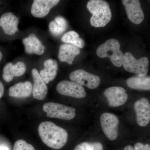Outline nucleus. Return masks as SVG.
I'll return each instance as SVG.
<instances>
[{
	"label": "nucleus",
	"mask_w": 150,
	"mask_h": 150,
	"mask_svg": "<svg viewBox=\"0 0 150 150\" xmlns=\"http://www.w3.org/2000/svg\"><path fill=\"white\" fill-rule=\"evenodd\" d=\"M0 150H9L8 148L4 146H0Z\"/></svg>",
	"instance_id": "28"
},
{
	"label": "nucleus",
	"mask_w": 150,
	"mask_h": 150,
	"mask_svg": "<svg viewBox=\"0 0 150 150\" xmlns=\"http://www.w3.org/2000/svg\"><path fill=\"white\" fill-rule=\"evenodd\" d=\"M69 78L73 81L91 89L97 88L99 86L101 81L98 76L83 69L76 70L71 73Z\"/></svg>",
	"instance_id": "7"
},
{
	"label": "nucleus",
	"mask_w": 150,
	"mask_h": 150,
	"mask_svg": "<svg viewBox=\"0 0 150 150\" xmlns=\"http://www.w3.org/2000/svg\"><path fill=\"white\" fill-rule=\"evenodd\" d=\"M119 41L114 38L108 39L98 48L96 54L100 58L108 57L115 67L123 65V54L120 50Z\"/></svg>",
	"instance_id": "3"
},
{
	"label": "nucleus",
	"mask_w": 150,
	"mask_h": 150,
	"mask_svg": "<svg viewBox=\"0 0 150 150\" xmlns=\"http://www.w3.org/2000/svg\"><path fill=\"white\" fill-rule=\"evenodd\" d=\"M62 40L79 48H83L85 45L83 39L80 38L79 34L74 31H70L65 33L62 38Z\"/></svg>",
	"instance_id": "22"
},
{
	"label": "nucleus",
	"mask_w": 150,
	"mask_h": 150,
	"mask_svg": "<svg viewBox=\"0 0 150 150\" xmlns=\"http://www.w3.org/2000/svg\"><path fill=\"white\" fill-rule=\"evenodd\" d=\"M134 109L138 125L145 127L150 121V105L147 98H143L135 102Z\"/></svg>",
	"instance_id": "11"
},
{
	"label": "nucleus",
	"mask_w": 150,
	"mask_h": 150,
	"mask_svg": "<svg viewBox=\"0 0 150 150\" xmlns=\"http://www.w3.org/2000/svg\"><path fill=\"white\" fill-rule=\"evenodd\" d=\"M18 18L11 12L6 13L0 18V26L8 35H13L18 30Z\"/></svg>",
	"instance_id": "15"
},
{
	"label": "nucleus",
	"mask_w": 150,
	"mask_h": 150,
	"mask_svg": "<svg viewBox=\"0 0 150 150\" xmlns=\"http://www.w3.org/2000/svg\"><path fill=\"white\" fill-rule=\"evenodd\" d=\"M47 117L65 120H70L76 116V109L64 105L54 102L46 103L43 106Z\"/></svg>",
	"instance_id": "5"
},
{
	"label": "nucleus",
	"mask_w": 150,
	"mask_h": 150,
	"mask_svg": "<svg viewBox=\"0 0 150 150\" xmlns=\"http://www.w3.org/2000/svg\"><path fill=\"white\" fill-rule=\"evenodd\" d=\"M101 128L105 135L110 141L117 139L118 135L119 121L118 116L113 113L104 112L100 117Z\"/></svg>",
	"instance_id": "6"
},
{
	"label": "nucleus",
	"mask_w": 150,
	"mask_h": 150,
	"mask_svg": "<svg viewBox=\"0 0 150 150\" xmlns=\"http://www.w3.org/2000/svg\"><path fill=\"white\" fill-rule=\"evenodd\" d=\"M74 150H103V148L99 142H84L78 144Z\"/></svg>",
	"instance_id": "23"
},
{
	"label": "nucleus",
	"mask_w": 150,
	"mask_h": 150,
	"mask_svg": "<svg viewBox=\"0 0 150 150\" xmlns=\"http://www.w3.org/2000/svg\"><path fill=\"white\" fill-rule=\"evenodd\" d=\"M127 85L130 88L138 90L150 91V77L148 76H135L128 79Z\"/></svg>",
	"instance_id": "20"
},
{
	"label": "nucleus",
	"mask_w": 150,
	"mask_h": 150,
	"mask_svg": "<svg viewBox=\"0 0 150 150\" xmlns=\"http://www.w3.org/2000/svg\"><path fill=\"white\" fill-rule=\"evenodd\" d=\"M32 90L33 85L30 82L18 83L10 88L9 95L18 98L29 97L32 93Z\"/></svg>",
	"instance_id": "18"
},
{
	"label": "nucleus",
	"mask_w": 150,
	"mask_h": 150,
	"mask_svg": "<svg viewBox=\"0 0 150 150\" xmlns=\"http://www.w3.org/2000/svg\"><path fill=\"white\" fill-rule=\"evenodd\" d=\"M13 150H35L33 146L28 144L25 141L20 139L17 141L14 144Z\"/></svg>",
	"instance_id": "24"
},
{
	"label": "nucleus",
	"mask_w": 150,
	"mask_h": 150,
	"mask_svg": "<svg viewBox=\"0 0 150 150\" xmlns=\"http://www.w3.org/2000/svg\"><path fill=\"white\" fill-rule=\"evenodd\" d=\"M4 92V84L2 82L0 81V99L3 96Z\"/></svg>",
	"instance_id": "26"
},
{
	"label": "nucleus",
	"mask_w": 150,
	"mask_h": 150,
	"mask_svg": "<svg viewBox=\"0 0 150 150\" xmlns=\"http://www.w3.org/2000/svg\"><path fill=\"white\" fill-rule=\"evenodd\" d=\"M38 134L42 142L54 149H59L68 141L67 131L51 121H44L38 126Z\"/></svg>",
	"instance_id": "1"
},
{
	"label": "nucleus",
	"mask_w": 150,
	"mask_h": 150,
	"mask_svg": "<svg viewBox=\"0 0 150 150\" xmlns=\"http://www.w3.org/2000/svg\"><path fill=\"white\" fill-rule=\"evenodd\" d=\"M87 8L92 14L90 23L93 27H104L111 20V10L106 1L91 0L87 3Z\"/></svg>",
	"instance_id": "2"
},
{
	"label": "nucleus",
	"mask_w": 150,
	"mask_h": 150,
	"mask_svg": "<svg viewBox=\"0 0 150 150\" xmlns=\"http://www.w3.org/2000/svg\"><path fill=\"white\" fill-rule=\"evenodd\" d=\"M105 96L110 107H116L126 103L128 98L125 89L121 87L112 86L107 88L104 92Z\"/></svg>",
	"instance_id": "9"
},
{
	"label": "nucleus",
	"mask_w": 150,
	"mask_h": 150,
	"mask_svg": "<svg viewBox=\"0 0 150 150\" xmlns=\"http://www.w3.org/2000/svg\"><path fill=\"white\" fill-rule=\"evenodd\" d=\"M123 65L124 69L139 76H146L149 70V59L146 57L136 59L131 53L123 54Z\"/></svg>",
	"instance_id": "4"
},
{
	"label": "nucleus",
	"mask_w": 150,
	"mask_h": 150,
	"mask_svg": "<svg viewBox=\"0 0 150 150\" xmlns=\"http://www.w3.org/2000/svg\"><path fill=\"white\" fill-rule=\"evenodd\" d=\"M56 89L62 95L76 98H83L86 95L83 87L74 81H62L57 84Z\"/></svg>",
	"instance_id": "8"
},
{
	"label": "nucleus",
	"mask_w": 150,
	"mask_h": 150,
	"mask_svg": "<svg viewBox=\"0 0 150 150\" xmlns=\"http://www.w3.org/2000/svg\"><path fill=\"white\" fill-rule=\"evenodd\" d=\"M26 71V66L22 62H18L15 65L9 63L3 69V78L7 82H10L15 77L24 74Z\"/></svg>",
	"instance_id": "14"
},
{
	"label": "nucleus",
	"mask_w": 150,
	"mask_h": 150,
	"mask_svg": "<svg viewBox=\"0 0 150 150\" xmlns=\"http://www.w3.org/2000/svg\"><path fill=\"white\" fill-rule=\"evenodd\" d=\"M68 27L67 20L61 16L56 17L54 21L49 25V30L54 36H59L62 34Z\"/></svg>",
	"instance_id": "21"
},
{
	"label": "nucleus",
	"mask_w": 150,
	"mask_h": 150,
	"mask_svg": "<svg viewBox=\"0 0 150 150\" xmlns=\"http://www.w3.org/2000/svg\"><path fill=\"white\" fill-rule=\"evenodd\" d=\"M31 73L34 81V84L33 86V96L35 99L43 100L46 98L48 93L47 86L36 69H33Z\"/></svg>",
	"instance_id": "13"
},
{
	"label": "nucleus",
	"mask_w": 150,
	"mask_h": 150,
	"mask_svg": "<svg viewBox=\"0 0 150 150\" xmlns=\"http://www.w3.org/2000/svg\"><path fill=\"white\" fill-rule=\"evenodd\" d=\"M123 150H134V148L131 145H128L124 148Z\"/></svg>",
	"instance_id": "27"
},
{
	"label": "nucleus",
	"mask_w": 150,
	"mask_h": 150,
	"mask_svg": "<svg viewBox=\"0 0 150 150\" xmlns=\"http://www.w3.org/2000/svg\"><path fill=\"white\" fill-rule=\"evenodd\" d=\"M25 52L28 54H35L38 55L44 53L46 48L35 34L31 33L28 37L23 40Z\"/></svg>",
	"instance_id": "16"
},
{
	"label": "nucleus",
	"mask_w": 150,
	"mask_h": 150,
	"mask_svg": "<svg viewBox=\"0 0 150 150\" xmlns=\"http://www.w3.org/2000/svg\"><path fill=\"white\" fill-rule=\"evenodd\" d=\"M59 0H35L31 8V13L33 16L38 18L45 17L52 8L57 5Z\"/></svg>",
	"instance_id": "12"
},
{
	"label": "nucleus",
	"mask_w": 150,
	"mask_h": 150,
	"mask_svg": "<svg viewBox=\"0 0 150 150\" xmlns=\"http://www.w3.org/2000/svg\"><path fill=\"white\" fill-rule=\"evenodd\" d=\"M44 69L40 71L39 74L46 84L54 80L57 75L58 64L57 61L48 59L44 62Z\"/></svg>",
	"instance_id": "19"
},
{
	"label": "nucleus",
	"mask_w": 150,
	"mask_h": 150,
	"mask_svg": "<svg viewBox=\"0 0 150 150\" xmlns=\"http://www.w3.org/2000/svg\"><path fill=\"white\" fill-rule=\"evenodd\" d=\"M134 150H150V146L149 144H144L142 143H137L134 147Z\"/></svg>",
	"instance_id": "25"
},
{
	"label": "nucleus",
	"mask_w": 150,
	"mask_h": 150,
	"mask_svg": "<svg viewBox=\"0 0 150 150\" xmlns=\"http://www.w3.org/2000/svg\"><path fill=\"white\" fill-rule=\"evenodd\" d=\"M3 58V54H2L1 52L0 51V61L2 60Z\"/></svg>",
	"instance_id": "29"
},
{
	"label": "nucleus",
	"mask_w": 150,
	"mask_h": 150,
	"mask_svg": "<svg viewBox=\"0 0 150 150\" xmlns=\"http://www.w3.org/2000/svg\"><path fill=\"white\" fill-rule=\"evenodd\" d=\"M125 6L128 18L133 23L139 24L144 18V14L139 0H123L122 1Z\"/></svg>",
	"instance_id": "10"
},
{
	"label": "nucleus",
	"mask_w": 150,
	"mask_h": 150,
	"mask_svg": "<svg viewBox=\"0 0 150 150\" xmlns=\"http://www.w3.org/2000/svg\"><path fill=\"white\" fill-rule=\"evenodd\" d=\"M79 48L71 44H62L60 46L59 52V60L62 62H66L72 65L76 56L80 54Z\"/></svg>",
	"instance_id": "17"
}]
</instances>
